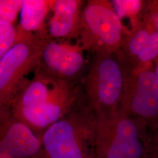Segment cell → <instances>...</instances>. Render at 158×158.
Here are the masks:
<instances>
[{
	"label": "cell",
	"instance_id": "1",
	"mask_svg": "<svg viewBox=\"0 0 158 158\" xmlns=\"http://www.w3.org/2000/svg\"><path fill=\"white\" fill-rule=\"evenodd\" d=\"M85 99L80 83L58 79L37 68L6 108L42 139L46 130Z\"/></svg>",
	"mask_w": 158,
	"mask_h": 158
},
{
	"label": "cell",
	"instance_id": "2",
	"mask_svg": "<svg viewBox=\"0 0 158 158\" xmlns=\"http://www.w3.org/2000/svg\"><path fill=\"white\" fill-rule=\"evenodd\" d=\"M98 158H150L151 131L143 121L121 111L96 114Z\"/></svg>",
	"mask_w": 158,
	"mask_h": 158
},
{
	"label": "cell",
	"instance_id": "3",
	"mask_svg": "<svg viewBox=\"0 0 158 158\" xmlns=\"http://www.w3.org/2000/svg\"><path fill=\"white\" fill-rule=\"evenodd\" d=\"M96 115L85 99L42 136L45 158H97Z\"/></svg>",
	"mask_w": 158,
	"mask_h": 158
},
{
	"label": "cell",
	"instance_id": "4",
	"mask_svg": "<svg viewBox=\"0 0 158 158\" xmlns=\"http://www.w3.org/2000/svg\"><path fill=\"white\" fill-rule=\"evenodd\" d=\"M125 77L124 62L119 51L93 54L82 85L85 100L96 114L118 111Z\"/></svg>",
	"mask_w": 158,
	"mask_h": 158
},
{
	"label": "cell",
	"instance_id": "5",
	"mask_svg": "<svg viewBox=\"0 0 158 158\" xmlns=\"http://www.w3.org/2000/svg\"><path fill=\"white\" fill-rule=\"evenodd\" d=\"M126 36L111 1L90 0L83 8L77 43L93 54L112 53L121 48Z\"/></svg>",
	"mask_w": 158,
	"mask_h": 158
},
{
	"label": "cell",
	"instance_id": "6",
	"mask_svg": "<svg viewBox=\"0 0 158 158\" xmlns=\"http://www.w3.org/2000/svg\"><path fill=\"white\" fill-rule=\"evenodd\" d=\"M14 45L0 57V107H8L30 72L40 66L47 33L27 32L17 27Z\"/></svg>",
	"mask_w": 158,
	"mask_h": 158
},
{
	"label": "cell",
	"instance_id": "7",
	"mask_svg": "<svg viewBox=\"0 0 158 158\" xmlns=\"http://www.w3.org/2000/svg\"><path fill=\"white\" fill-rule=\"evenodd\" d=\"M124 62V87L119 110L154 130L158 127V79L154 63L131 66Z\"/></svg>",
	"mask_w": 158,
	"mask_h": 158
},
{
	"label": "cell",
	"instance_id": "8",
	"mask_svg": "<svg viewBox=\"0 0 158 158\" xmlns=\"http://www.w3.org/2000/svg\"><path fill=\"white\" fill-rule=\"evenodd\" d=\"M84 52L76 44L57 41L47 35L38 68L58 79L80 83L87 69Z\"/></svg>",
	"mask_w": 158,
	"mask_h": 158
},
{
	"label": "cell",
	"instance_id": "9",
	"mask_svg": "<svg viewBox=\"0 0 158 158\" xmlns=\"http://www.w3.org/2000/svg\"><path fill=\"white\" fill-rule=\"evenodd\" d=\"M0 158H45L42 139L6 107H0Z\"/></svg>",
	"mask_w": 158,
	"mask_h": 158
},
{
	"label": "cell",
	"instance_id": "10",
	"mask_svg": "<svg viewBox=\"0 0 158 158\" xmlns=\"http://www.w3.org/2000/svg\"><path fill=\"white\" fill-rule=\"evenodd\" d=\"M119 53L131 66L154 63L158 59V33L151 23L143 17L142 23L126 35Z\"/></svg>",
	"mask_w": 158,
	"mask_h": 158
},
{
	"label": "cell",
	"instance_id": "11",
	"mask_svg": "<svg viewBox=\"0 0 158 158\" xmlns=\"http://www.w3.org/2000/svg\"><path fill=\"white\" fill-rule=\"evenodd\" d=\"M83 1H52L53 15L48 24V35L52 40L76 39L80 27Z\"/></svg>",
	"mask_w": 158,
	"mask_h": 158
},
{
	"label": "cell",
	"instance_id": "12",
	"mask_svg": "<svg viewBox=\"0 0 158 158\" xmlns=\"http://www.w3.org/2000/svg\"><path fill=\"white\" fill-rule=\"evenodd\" d=\"M52 1L24 0L20 12V23L18 27L23 31L40 34L46 32L45 20Z\"/></svg>",
	"mask_w": 158,
	"mask_h": 158
},
{
	"label": "cell",
	"instance_id": "13",
	"mask_svg": "<svg viewBox=\"0 0 158 158\" xmlns=\"http://www.w3.org/2000/svg\"><path fill=\"white\" fill-rule=\"evenodd\" d=\"M147 0H114L111 1L114 11L121 22L129 21L128 34L135 29L142 23Z\"/></svg>",
	"mask_w": 158,
	"mask_h": 158
},
{
	"label": "cell",
	"instance_id": "14",
	"mask_svg": "<svg viewBox=\"0 0 158 158\" xmlns=\"http://www.w3.org/2000/svg\"><path fill=\"white\" fill-rule=\"evenodd\" d=\"M17 33V28L13 23L0 21V57L14 45Z\"/></svg>",
	"mask_w": 158,
	"mask_h": 158
},
{
	"label": "cell",
	"instance_id": "15",
	"mask_svg": "<svg viewBox=\"0 0 158 158\" xmlns=\"http://www.w3.org/2000/svg\"><path fill=\"white\" fill-rule=\"evenodd\" d=\"M23 1L1 0L0 21L14 23L18 14L21 12Z\"/></svg>",
	"mask_w": 158,
	"mask_h": 158
},
{
	"label": "cell",
	"instance_id": "16",
	"mask_svg": "<svg viewBox=\"0 0 158 158\" xmlns=\"http://www.w3.org/2000/svg\"><path fill=\"white\" fill-rule=\"evenodd\" d=\"M143 17L148 19L158 33V0H147Z\"/></svg>",
	"mask_w": 158,
	"mask_h": 158
},
{
	"label": "cell",
	"instance_id": "17",
	"mask_svg": "<svg viewBox=\"0 0 158 158\" xmlns=\"http://www.w3.org/2000/svg\"><path fill=\"white\" fill-rule=\"evenodd\" d=\"M151 146L153 152L158 156V127L151 131Z\"/></svg>",
	"mask_w": 158,
	"mask_h": 158
},
{
	"label": "cell",
	"instance_id": "18",
	"mask_svg": "<svg viewBox=\"0 0 158 158\" xmlns=\"http://www.w3.org/2000/svg\"><path fill=\"white\" fill-rule=\"evenodd\" d=\"M154 66H155V73H156V74L158 79V59L154 63Z\"/></svg>",
	"mask_w": 158,
	"mask_h": 158
},
{
	"label": "cell",
	"instance_id": "19",
	"mask_svg": "<svg viewBox=\"0 0 158 158\" xmlns=\"http://www.w3.org/2000/svg\"><path fill=\"white\" fill-rule=\"evenodd\" d=\"M150 158H158V156L157 155H156L155 153H153L152 155L151 156V157Z\"/></svg>",
	"mask_w": 158,
	"mask_h": 158
},
{
	"label": "cell",
	"instance_id": "20",
	"mask_svg": "<svg viewBox=\"0 0 158 158\" xmlns=\"http://www.w3.org/2000/svg\"></svg>",
	"mask_w": 158,
	"mask_h": 158
}]
</instances>
